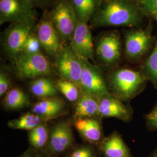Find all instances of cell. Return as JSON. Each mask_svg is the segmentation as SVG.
<instances>
[{"mask_svg": "<svg viewBox=\"0 0 157 157\" xmlns=\"http://www.w3.org/2000/svg\"><path fill=\"white\" fill-rule=\"evenodd\" d=\"M146 18L157 23V0H132Z\"/></svg>", "mask_w": 157, "mask_h": 157, "instance_id": "26", "label": "cell"}, {"mask_svg": "<svg viewBox=\"0 0 157 157\" xmlns=\"http://www.w3.org/2000/svg\"><path fill=\"white\" fill-rule=\"evenodd\" d=\"M65 104L63 101L56 97L46 98L37 101L32 108L31 111L45 118H56L62 113Z\"/></svg>", "mask_w": 157, "mask_h": 157, "instance_id": "16", "label": "cell"}, {"mask_svg": "<svg viewBox=\"0 0 157 157\" xmlns=\"http://www.w3.org/2000/svg\"><path fill=\"white\" fill-rule=\"evenodd\" d=\"M141 74L157 89V34L155 45L150 54L139 65Z\"/></svg>", "mask_w": 157, "mask_h": 157, "instance_id": "20", "label": "cell"}, {"mask_svg": "<svg viewBox=\"0 0 157 157\" xmlns=\"http://www.w3.org/2000/svg\"><path fill=\"white\" fill-rule=\"evenodd\" d=\"M42 49L50 56L56 58L64 45L61 36L53 25L49 11H44L35 29Z\"/></svg>", "mask_w": 157, "mask_h": 157, "instance_id": "11", "label": "cell"}, {"mask_svg": "<svg viewBox=\"0 0 157 157\" xmlns=\"http://www.w3.org/2000/svg\"><path fill=\"white\" fill-rule=\"evenodd\" d=\"M40 157H56V156H47V155H45L43 154H40Z\"/></svg>", "mask_w": 157, "mask_h": 157, "instance_id": "34", "label": "cell"}, {"mask_svg": "<svg viewBox=\"0 0 157 157\" xmlns=\"http://www.w3.org/2000/svg\"><path fill=\"white\" fill-rule=\"evenodd\" d=\"M153 22L149 19L145 27L122 30L124 56L130 63L140 65L151 52L156 40Z\"/></svg>", "mask_w": 157, "mask_h": 157, "instance_id": "3", "label": "cell"}, {"mask_svg": "<svg viewBox=\"0 0 157 157\" xmlns=\"http://www.w3.org/2000/svg\"><path fill=\"white\" fill-rule=\"evenodd\" d=\"M77 20L89 23L102 2V0H68Z\"/></svg>", "mask_w": 157, "mask_h": 157, "instance_id": "18", "label": "cell"}, {"mask_svg": "<svg viewBox=\"0 0 157 157\" xmlns=\"http://www.w3.org/2000/svg\"><path fill=\"white\" fill-rule=\"evenodd\" d=\"M49 12L53 25L63 41L71 43L78 20L68 0H56Z\"/></svg>", "mask_w": 157, "mask_h": 157, "instance_id": "8", "label": "cell"}, {"mask_svg": "<svg viewBox=\"0 0 157 157\" xmlns=\"http://www.w3.org/2000/svg\"><path fill=\"white\" fill-rule=\"evenodd\" d=\"M11 86L10 78L7 73L1 69L0 73V95H5L10 90Z\"/></svg>", "mask_w": 157, "mask_h": 157, "instance_id": "30", "label": "cell"}, {"mask_svg": "<svg viewBox=\"0 0 157 157\" xmlns=\"http://www.w3.org/2000/svg\"><path fill=\"white\" fill-rule=\"evenodd\" d=\"M81 60L83 70L79 87L82 92L98 97L109 94L110 92L101 67L87 59L81 58Z\"/></svg>", "mask_w": 157, "mask_h": 157, "instance_id": "9", "label": "cell"}, {"mask_svg": "<svg viewBox=\"0 0 157 157\" xmlns=\"http://www.w3.org/2000/svg\"><path fill=\"white\" fill-rule=\"evenodd\" d=\"M80 134L89 143L97 147L104 139L101 123L95 118H89L87 126Z\"/></svg>", "mask_w": 157, "mask_h": 157, "instance_id": "24", "label": "cell"}, {"mask_svg": "<svg viewBox=\"0 0 157 157\" xmlns=\"http://www.w3.org/2000/svg\"><path fill=\"white\" fill-rule=\"evenodd\" d=\"M41 43L34 30L33 33L30 34L26 40L22 54H34L39 53L41 52Z\"/></svg>", "mask_w": 157, "mask_h": 157, "instance_id": "28", "label": "cell"}, {"mask_svg": "<svg viewBox=\"0 0 157 157\" xmlns=\"http://www.w3.org/2000/svg\"><path fill=\"white\" fill-rule=\"evenodd\" d=\"M56 87L58 90L64 95L66 98L71 102L78 101L80 96V87L73 82L66 80H59L56 83Z\"/></svg>", "mask_w": 157, "mask_h": 157, "instance_id": "25", "label": "cell"}, {"mask_svg": "<svg viewBox=\"0 0 157 157\" xmlns=\"http://www.w3.org/2000/svg\"><path fill=\"white\" fill-rule=\"evenodd\" d=\"M145 18L132 0H102L89 25L94 29L102 27L137 28L143 26Z\"/></svg>", "mask_w": 157, "mask_h": 157, "instance_id": "1", "label": "cell"}, {"mask_svg": "<svg viewBox=\"0 0 157 157\" xmlns=\"http://www.w3.org/2000/svg\"><path fill=\"white\" fill-rule=\"evenodd\" d=\"M15 72L22 79H35L50 75L52 67L48 58L41 52L22 54L13 62Z\"/></svg>", "mask_w": 157, "mask_h": 157, "instance_id": "7", "label": "cell"}, {"mask_svg": "<svg viewBox=\"0 0 157 157\" xmlns=\"http://www.w3.org/2000/svg\"><path fill=\"white\" fill-rule=\"evenodd\" d=\"M146 126L149 130H157V104L145 116Z\"/></svg>", "mask_w": 157, "mask_h": 157, "instance_id": "29", "label": "cell"}, {"mask_svg": "<svg viewBox=\"0 0 157 157\" xmlns=\"http://www.w3.org/2000/svg\"><path fill=\"white\" fill-rule=\"evenodd\" d=\"M36 23L37 12L29 0H0V25Z\"/></svg>", "mask_w": 157, "mask_h": 157, "instance_id": "6", "label": "cell"}, {"mask_svg": "<svg viewBox=\"0 0 157 157\" xmlns=\"http://www.w3.org/2000/svg\"><path fill=\"white\" fill-rule=\"evenodd\" d=\"M36 23H11L1 34V43L6 55L13 62L22 53L26 41L35 30Z\"/></svg>", "mask_w": 157, "mask_h": 157, "instance_id": "5", "label": "cell"}, {"mask_svg": "<svg viewBox=\"0 0 157 157\" xmlns=\"http://www.w3.org/2000/svg\"><path fill=\"white\" fill-rule=\"evenodd\" d=\"M100 97L82 92L75 109L76 118H91L98 117Z\"/></svg>", "mask_w": 157, "mask_h": 157, "instance_id": "17", "label": "cell"}, {"mask_svg": "<svg viewBox=\"0 0 157 157\" xmlns=\"http://www.w3.org/2000/svg\"><path fill=\"white\" fill-rule=\"evenodd\" d=\"M55 59L56 68L62 80L71 81L79 86L83 65L81 58L71 45H64Z\"/></svg>", "mask_w": 157, "mask_h": 157, "instance_id": "10", "label": "cell"}, {"mask_svg": "<svg viewBox=\"0 0 157 157\" xmlns=\"http://www.w3.org/2000/svg\"><path fill=\"white\" fill-rule=\"evenodd\" d=\"M49 132L45 124H40L29 132L28 139L32 148L36 151L44 152L48 143Z\"/></svg>", "mask_w": 157, "mask_h": 157, "instance_id": "22", "label": "cell"}, {"mask_svg": "<svg viewBox=\"0 0 157 157\" xmlns=\"http://www.w3.org/2000/svg\"><path fill=\"white\" fill-rule=\"evenodd\" d=\"M107 83L109 92L126 102L144 90L147 80L139 70L117 67L111 69L108 75Z\"/></svg>", "mask_w": 157, "mask_h": 157, "instance_id": "2", "label": "cell"}, {"mask_svg": "<svg viewBox=\"0 0 157 157\" xmlns=\"http://www.w3.org/2000/svg\"><path fill=\"white\" fill-rule=\"evenodd\" d=\"M35 8H40L44 11L49 10L54 6L56 0H29Z\"/></svg>", "mask_w": 157, "mask_h": 157, "instance_id": "31", "label": "cell"}, {"mask_svg": "<svg viewBox=\"0 0 157 157\" xmlns=\"http://www.w3.org/2000/svg\"><path fill=\"white\" fill-rule=\"evenodd\" d=\"M19 157H40V154L33 149H28Z\"/></svg>", "mask_w": 157, "mask_h": 157, "instance_id": "32", "label": "cell"}, {"mask_svg": "<svg viewBox=\"0 0 157 157\" xmlns=\"http://www.w3.org/2000/svg\"><path fill=\"white\" fill-rule=\"evenodd\" d=\"M97 149L102 157H133L128 146L117 132L104 137Z\"/></svg>", "mask_w": 157, "mask_h": 157, "instance_id": "15", "label": "cell"}, {"mask_svg": "<svg viewBox=\"0 0 157 157\" xmlns=\"http://www.w3.org/2000/svg\"><path fill=\"white\" fill-rule=\"evenodd\" d=\"M149 157H157V147Z\"/></svg>", "mask_w": 157, "mask_h": 157, "instance_id": "33", "label": "cell"}, {"mask_svg": "<svg viewBox=\"0 0 157 157\" xmlns=\"http://www.w3.org/2000/svg\"><path fill=\"white\" fill-rule=\"evenodd\" d=\"M94 54L99 63L110 69L118 67L122 56L121 34L117 30L103 32L96 39Z\"/></svg>", "mask_w": 157, "mask_h": 157, "instance_id": "4", "label": "cell"}, {"mask_svg": "<svg viewBox=\"0 0 157 157\" xmlns=\"http://www.w3.org/2000/svg\"><path fill=\"white\" fill-rule=\"evenodd\" d=\"M98 117L114 118L129 122L133 115V110L129 104H125L111 93L100 97Z\"/></svg>", "mask_w": 157, "mask_h": 157, "instance_id": "13", "label": "cell"}, {"mask_svg": "<svg viewBox=\"0 0 157 157\" xmlns=\"http://www.w3.org/2000/svg\"><path fill=\"white\" fill-rule=\"evenodd\" d=\"M4 106L10 109H19L28 106L30 101L28 95L19 88L9 90L4 99Z\"/></svg>", "mask_w": 157, "mask_h": 157, "instance_id": "23", "label": "cell"}, {"mask_svg": "<svg viewBox=\"0 0 157 157\" xmlns=\"http://www.w3.org/2000/svg\"><path fill=\"white\" fill-rule=\"evenodd\" d=\"M73 133L69 122L56 124L49 132L48 143L43 155L60 157L73 148Z\"/></svg>", "mask_w": 157, "mask_h": 157, "instance_id": "12", "label": "cell"}, {"mask_svg": "<svg viewBox=\"0 0 157 157\" xmlns=\"http://www.w3.org/2000/svg\"><path fill=\"white\" fill-rule=\"evenodd\" d=\"M89 23L78 21L70 45L82 58L95 62L94 44Z\"/></svg>", "mask_w": 157, "mask_h": 157, "instance_id": "14", "label": "cell"}, {"mask_svg": "<svg viewBox=\"0 0 157 157\" xmlns=\"http://www.w3.org/2000/svg\"><path fill=\"white\" fill-rule=\"evenodd\" d=\"M29 89L34 95L41 99L56 97L59 91L56 84L47 77L33 79L30 83Z\"/></svg>", "mask_w": 157, "mask_h": 157, "instance_id": "19", "label": "cell"}, {"mask_svg": "<svg viewBox=\"0 0 157 157\" xmlns=\"http://www.w3.org/2000/svg\"><path fill=\"white\" fill-rule=\"evenodd\" d=\"M50 118H45L33 112L27 113L19 118L10 121L8 122V126L12 129H22L31 130L40 124L50 120Z\"/></svg>", "mask_w": 157, "mask_h": 157, "instance_id": "21", "label": "cell"}, {"mask_svg": "<svg viewBox=\"0 0 157 157\" xmlns=\"http://www.w3.org/2000/svg\"><path fill=\"white\" fill-rule=\"evenodd\" d=\"M99 154L95 146L89 143L73 147L66 157H98Z\"/></svg>", "mask_w": 157, "mask_h": 157, "instance_id": "27", "label": "cell"}]
</instances>
